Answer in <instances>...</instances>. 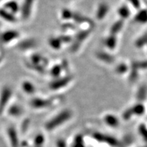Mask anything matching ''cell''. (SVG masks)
<instances>
[{"instance_id": "6da1fadb", "label": "cell", "mask_w": 147, "mask_h": 147, "mask_svg": "<svg viewBox=\"0 0 147 147\" xmlns=\"http://www.w3.org/2000/svg\"><path fill=\"white\" fill-rule=\"evenodd\" d=\"M72 115L73 113L71 110H62L46 123L45 128L48 131H53L68 121L72 117Z\"/></svg>"}, {"instance_id": "7a4b0ae2", "label": "cell", "mask_w": 147, "mask_h": 147, "mask_svg": "<svg viewBox=\"0 0 147 147\" xmlns=\"http://www.w3.org/2000/svg\"><path fill=\"white\" fill-rule=\"evenodd\" d=\"M12 89L9 87H5L0 93V114L4 111L5 108L8 105L10 97H12Z\"/></svg>"}, {"instance_id": "3957f363", "label": "cell", "mask_w": 147, "mask_h": 147, "mask_svg": "<svg viewBox=\"0 0 147 147\" xmlns=\"http://www.w3.org/2000/svg\"><path fill=\"white\" fill-rule=\"evenodd\" d=\"M71 80H72L71 76H66L65 77H62V78L59 77V78L54 80V81L51 82L50 88L53 90H55V91L59 90L68 85Z\"/></svg>"}, {"instance_id": "277c9868", "label": "cell", "mask_w": 147, "mask_h": 147, "mask_svg": "<svg viewBox=\"0 0 147 147\" xmlns=\"http://www.w3.org/2000/svg\"><path fill=\"white\" fill-rule=\"evenodd\" d=\"M52 102L48 99L41 98V97H36L31 101V106L36 109H42L50 106Z\"/></svg>"}, {"instance_id": "5b68a950", "label": "cell", "mask_w": 147, "mask_h": 147, "mask_svg": "<svg viewBox=\"0 0 147 147\" xmlns=\"http://www.w3.org/2000/svg\"><path fill=\"white\" fill-rule=\"evenodd\" d=\"M19 37V33L17 31L8 30L3 32L1 35V39L3 43L8 44L17 39Z\"/></svg>"}, {"instance_id": "8992f818", "label": "cell", "mask_w": 147, "mask_h": 147, "mask_svg": "<svg viewBox=\"0 0 147 147\" xmlns=\"http://www.w3.org/2000/svg\"><path fill=\"white\" fill-rule=\"evenodd\" d=\"M93 137L95 138L97 140L100 141V142H104L108 143V144L111 145V146H117L118 144V141L116 140L115 138L111 136H108L106 135H103L102 134H95L93 135Z\"/></svg>"}, {"instance_id": "52a82bcc", "label": "cell", "mask_w": 147, "mask_h": 147, "mask_svg": "<svg viewBox=\"0 0 147 147\" xmlns=\"http://www.w3.org/2000/svg\"><path fill=\"white\" fill-rule=\"evenodd\" d=\"M96 57L97 59H99L100 61L106 64H112L115 62V57L113 55H110V53H108L104 51H101V52L97 53Z\"/></svg>"}, {"instance_id": "ba28073f", "label": "cell", "mask_w": 147, "mask_h": 147, "mask_svg": "<svg viewBox=\"0 0 147 147\" xmlns=\"http://www.w3.org/2000/svg\"><path fill=\"white\" fill-rule=\"evenodd\" d=\"M8 137L9 140H10V144L12 147H18V145H19V140H18L17 132H16L15 129L12 127L8 128Z\"/></svg>"}, {"instance_id": "9c48e42d", "label": "cell", "mask_w": 147, "mask_h": 147, "mask_svg": "<svg viewBox=\"0 0 147 147\" xmlns=\"http://www.w3.org/2000/svg\"><path fill=\"white\" fill-rule=\"evenodd\" d=\"M108 10H109V7L105 3H102L97 7L96 13H95V16H96L97 19L103 20L106 17L108 13Z\"/></svg>"}, {"instance_id": "30bf717a", "label": "cell", "mask_w": 147, "mask_h": 147, "mask_svg": "<svg viewBox=\"0 0 147 147\" xmlns=\"http://www.w3.org/2000/svg\"><path fill=\"white\" fill-rule=\"evenodd\" d=\"M104 45L109 50H115L117 46V36L110 34L104 39Z\"/></svg>"}, {"instance_id": "8fae6325", "label": "cell", "mask_w": 147, "mask_h": 147, "mask_svg": "<svg viewBox=\"0 0 147 147\" xmlns=\"http://www.w3.org/2000/svg\"><path fill=\"white\" fill-rule=\"evenodd\" d=\"M134 21L135 23L144 25L147 23V10L143 9L138 12L134 17Z\"/></svg>"}, {"instance_id": "7c38bea8", "label": "cell", "mask_w": 147, "mask_h": 147, "mask_svg": "<svg viewBox=\"0 0 147 147\" xmlns=\"http://www.w3.org/2000/svg\"><path fill=\"white\" fill-rule=\"evenodd\" d=\"M104 121L108 126L112 127H117L120 123L119 119L112 114H108L104 116Z\"/></svg>"}, {"instance_id": "4fadbf2b", "label": "cell", "mask_w": 147, "mask_h": 147, "mask_svg": "<svg viewBox=\"0 0 147 147\" xmlns=\"http://www.w3.org/2000/svg\"><path fill=\"white\" fill-rule=\"evenodd\" d=\"M124 26V21L123 20H119V21H116L115 23H113L110 29V34L114 35V36H117L119 33H120L123 28Z\"/></svg>"}, {"instance_id": "5bb4252c", "label": "cell", "mask_w": 147, "mask_h": 147, "mask_svg": "<svg viewBox=\"0 0 147 147\" xmlns=\"http://www.w3.org/2000/svg\"><path fill=\"white\" fill-rule=\"evenodd\" d=\"M21 88L23 91L25 92L26 94L32 95L36 92V87L31 81L26 80V81H23L21 84Z\"/></svg>"}, {"instance_id": "9a60e30c", "label": "cell", "mask_w": 147, "mask_h": 147, "mask_svg": "<svg viewBox=\"0 0 147 147\" xmlns=\"http://www.w3.org/2000/svg\"><path fill=\"white\" fill-rule=\"evenodd\" d=\"M131 110L133 113L134 115H136V116H142L144 115V113H145V110H146V108L143 103H140L138 102L137 104H134L133 106H131Z\"/></svg>"}, {"instance_id": "2e32d148", "label": "cell", "mask_w": 147, "mask_h": 147, "mask_svg": "<svg viewBox=\"0 0 147 147\" xmlns=\"http://www.w3.org/2000/svg\"><path fill=\"white\" fill-rule=\"evenodd\" d=\"M147 97V87L146 86H141L136 93V98L138 102L142 103Z\"/></svg>"}, {"instance_id": "e0dca14e", "label": "cell", "mask_w": 147, "mask_h": 147, "mask_svg": "<svg viewBox=\"0 0 147 147\" xmlns=\"http://www.w3.org/2000/svg\"><path fill=\"white\" fill-rule=\"evenodd\" d=\"M0 17L8 21V23H14L16 21V18H14L13 14L3 9H0Z\"/></svg>"}, {"instance_id": "ac0fdd59", "label": "cell", "mask_w": 147, "mask_h": 147, "mask_svg": "<svg viewBox=\"0 0 147 147\" xmlns=\"http://www.w3.org/2000/svg\"><path fill=\"white\" fill-rule=\"evenodd\" d=\"M118 14L121 17V19L124 21L125 19H127L130 16L131 12H130L129 9L127 6L126 5H123L122 6H121L118 10Z\"/></svg>"}, {"instance_id": "d6986e66", "label": "cell", "mask_w": 147, "mask_h": 147, "mask_svg": "<svg viewBox=\"0 0 147 147\" xmlns=\"http://www.w3.org/2000/svg\"><path fill=\"white\" fill-rule=\"evenodd\" d=\"M134 45L138 49H141L147 46V33L140 36L135 41Z\"/></svg>"}, {"instance_id": "ffe728a7", "label": "cell", "mask_w": 147, "mask_h": 147, "mask_svg": "<svg viewBox=\"0 0 147 147\" xmlns=\"http://www.w3.org/2000/svg\"><path fill=\"white\" fill-rule=\"evenodd\" d=\"M8 113L12 117H17L23 113V109L18 105H13L11 106L10 109H8Z\"/></svg>"}, {"instance_id": "44dd1931", "label": "cell", "mask_w": 147, "mask_h": 147, "mask_svg": "<svg viewBox=\"0 0 147 147\" xmlns=\"http://www.w3.org/2000/svg\"><path fill=\"white\" fill-rule=\"evenodd\" d=\"M49 43H50L51 47L54 49V50H57L61 48L62 42L59 38H51L49 40Z\"/></svg>"}, {"instance_id": "7402d4cb", "label": "cell", "mask_w": 147, "mask_h": 147, "mask_svg": "<svg viewBox=\"0 0 147 147\" xmlns=\"http://www.w3.org/2000/svg\"><path fill=\"white\" fill-rule=\"evenodd\" d=\"M128 69L129 67L126 63H121L116 67L115 71L118 74H125L128 71Z\"/></svg>"}, {"instance_id": "603a6c76", "label": "cell", "mask_w": 147, "mask_h": 147, "mask_svg": "<svg viewBox=\"0 0 147 147\" xmlns=\"http://www.w3.org/2000/svg\"><path fill=\"white\" fill-rule=\"evenodd\" d=\"M61 70H62L61 65H57L53 67L52 69H51V74H52V76L54 77V78H57L59 77H60L59 75L61 74Z\"/></svg>"}, {"instance_id": "cb8c5ba5", "label": "cell", "mask_w": 147, "mask_h": 147, "mask_svg": "<svg viewBox=\"0 0 147 147\" xmlns=\"http://www.w3.org/2000/svg\"><path fill=\"white\" fill-rule=\"evenodd\" d=\"M131 65H133L134 67H135L138 69H147V60L141 61H136L133 63Z\"/></svg>"}, {"instance_id": "d4e9b609", "label": "cell", "mask_w": 147, "mask_h": 147, "mask_svg": "<svg viewBox=\"0 0 147 147\" xmlns=\"http://www.w3.org/2000/svg\"><path fill=\"white\" fill-rule=\"evenodd\" d=\"M72 147H84L83 144V140L81 136H77L75 138Z\"/></svg>"}, {"instance_id": "484cf974", "label": "cell", "mask_w": 147, "mask_h": 147, "mask_svg": "<svg viewBox=\"0 0 147 147\" xmlns=\"http://www.w3.org/2000/svg\"><path fill=\"white\" fill-rule=\"evenodd\" d=\"M61 16L63 19L68 20V19H70V18H73L74 13H72L70 10H63V12H62Z\"/></svg>"}, {"instance_id": "4316f807", "label": "cell", "mask_w": 147, "mask_h": 147, "mask_svg": "<svg viewBox=\"0 0 147 147\" xmlns=\"http://www.w3.org/2000/svg\"><path fill=\"white\" fill-rule=\"evenodd\" d=\"M132 116H134L133 113H132L131 108H129L125 110L123 114V118L125 120L127 121L130 118H131Z\"/></svg>"}, {"instance_id": "83f0119b", "label": "cell", "mask_w": 147, "mask_h": 147, "mask_svg": "<svg viewBox=\"0 0 147 147\" xmlns=\"http://www.w3.org/2000/svg\"><path fill=\"white\" fill-rule=\"evenodd\" d=\"M45 142V137L42 135H38L35 139V144L37 146L40 147Z\"/></svg>"}, {"instance_id": "f1b7e54d", "label": "cell", "mask_w": 147, "mask_h": 147, "mask_svg": "<svg viewBox=\"0 0 147 147\" xmlns=\"http://www.w3.org/2000/svg\"><path fill=\"white\" fill-rule=\"evenodd\" d=\"M140 134L142 136L145 140L147 141V129L144 125H141L139 127Z\"/></svg>"}, {"instance_id": "f546056e", "label": "cell", "mask_w": 147, "mask_h": 147, "mask_svg": "<svg viewBox=\"0 0 147 147\" xmlns=\"http://www.w3.org/2000/svg\"><path fill=\"white\" fill-rule=\"evenodd\" d=\"M127 1L130 3H131V5H133L134 8H139L140 5V2L139 0H127Z\"/></svg>"}, {"instance_id": "4dcf8cb0", "label": "cell", "mask_w": 147, "mask_h": 147, "mask_svg": "<svg viewBox=\"0 0 147 147\" xmlns=\"http://www.w3.org/2000/svg\"><path fill=\"white\" fill-rule=\"evenodd\" d=\"M57 147H66V143L63 140H59L57 142Z\"/></svg>"}, {"instance_id": "1f68e13d", "label": "cell", "mask_w": 147, "mask_h": 147, "mask_svg": "<svg viewBox=\"0 0 147 147\" xmlns=\"http://www.w3.org/2000/svg\"><path fill=\"white\" fill-rule=\"evenodd\" d=\"M144 2L146 3V4L147 5V0H144Z\"/></svg>"}, {"instance_id": "d6a6232c", "label": "cell", "mask_w": 147, "mask_h": 147, "mask_svg": "<svg viewBox=\"0 0 147 147\" xmlns=\"http://www.w3.org/2000/svg\"><path fill=\"white\" fill-rule=\"evenodd\" d=\"M144 147H147V146H144Z\"/></svg>"}]
</instances>
